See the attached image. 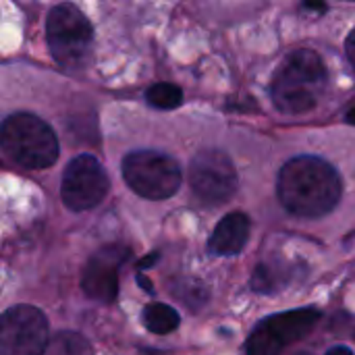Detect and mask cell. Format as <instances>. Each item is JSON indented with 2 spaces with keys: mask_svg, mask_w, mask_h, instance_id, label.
Returning <instances> with one entry per match:
<instances>
[{
  "mask_svg": "<svg viewBox=\"0 0 355 355\" xmlns=\"http://www.w3.org/2000/svg\"><path fill=\"white\" fill-rule=\"evenodd\" d=\"M277 193L283 208L293 216L322 218L337 208L343 185L331 162L316 156H297L281 168Z\"/></svg>",
  "mask_w": 355,
  "mask_h": 355,
  "instance_id": "cell-1",
  "label": "cell"
},
{
  "mask_svg": "<svg viewBox=\"0 0 355 355\" xmlns=\"http://www.w3.org/2000/svg\"><path fill=\"white\" fill-rule=\"evenodd\" d=\"M327 83V69L314 50L291 52L272 79V102L285 114H304L318 102Z\"/></svg>",
  "mask_w": 355,
  "mask_h": 355,
  "instance_id": "cell-2",
  "label": "cell"
},
{
  "mask_svg": "<svg viewBox=\"0 0 355 355\" xmlns=\"http://www.w3.org/2000/svg\"><path fill=\"white\" fill-rule=\"evenodd\" d=\"M2 150L23 168H48L58 158V139L40 116L15 112L2 123Z\"/></svg>",
  "mask_w": 355,
  "mask_h": 355,
  "instance_id": "cell-3",
  "label": "cell"
},
{
  "mask_svg": "<svg viewBox=\"0 0 355 355\" xmlns=\"http://www.w3.org/2000/svg\"><path fill=\"white\" fill-rule=\"evenodd\" d=\"M48 46L54 60L64 69H83L92 56L94 29L75 4H56L46 21Z\"/></svg>",
  "mask_w": 355,
  "mask_h": 355,
  "instance_id": "cell-4",
  "label": "cell"
},
{
  "mask_svg": "<svg viewBox=\"0 0 355 355\" xmlns=\"http://www.w3.org/2000/svg\"><path fill=\"white\" fill-rule=\"evenodd\" d=\"M127 185L146 200H166L181 187V166L158 150H135L123 160Z\"/></svg>",
  "mask_w": 355,
  "mask_h": 355,
  "instance_id": "cell-5",
  "label": "cell"
},
{
  "mask_svg": "<svg viewBox=\"0 0 355 355\" xmlns=\"http://www.w3.org/2000/svg\"><path fill=\"white\" fill-rule=\"evenodd\" d=\"M320 320L314 308L291 310L262 320L248 339V355H281L285 347L302 341Z\"/></svg>",
  "mask_w": 355,
  "mask_h": 355,
  "instance_id": "cell-6",
  "label": "cell"
},
{
  "mask_svg": "<svg viewBox=\"0 0 355 355\" xmlns=\"http://www.w3.org/2000/svg\"><path fill=\"white\" fill-rule=\"evenodd\" d=\"M189 185L206 206H220L237 191V171L223 150H202L189 164Z\"/></svg>",
  "mask_w": 355,
  "mask_h": 355,
  "instance_id": "cell-7",
  "label": "cell"
},
{
  "mask_svg": "<svg viewBox=\"0 0 355 355\" xmlns=\"http://www.w3.org/2000/svg\"><path fill=\"white\" fill-rule=\"evenodd\" d=\"M48 322L33 306H12L0 320V355H44L48 352Z\"/></svg>",
  "mask_w": 355,
  "mask_h": 355,
  "instance_id": "cell-8",
  "label": "cell"
},
{
  "mask_svg": "<svg viewBox=\"0 0 355 355\" xmlns=\"http://www.w3.org/2000/svg\"><path fill=\"white\" fill-rule=\"evenodd\" d=\"M108 175L104 166L89 154L75 156L64 175L60 185L62 202L73 212H83L96 208L108 193Z\"/></svg>",
  "mask_w": 355,
  "mask_h": 355,
  "instance_id": "cell-9",
  "label": "cell"
},
{
  "mask_svg": "<svg viewBox=\"0 0 355 355\" xmlns=\"http://www.w3.org/2000/svg\"><path fill=\"white\" fill-rule=\"evenodd\" d=\"M129 258L127 248L110 245L98 252L85 266L81 277L83 291L102 304H112L119 295V270Z\"/></svg>",
  "mask_w": 355,
  "mask_h": 355,
  "instance_id": "cell-10",
  "label": "cell"
},
{
  "mask_svg": "<svg viewBox=\"0 0 355 355\" xmlns=\"http://www.w3.org/2000/svg\"><path fill=\"white\" fill-rule=\"evenodd\" d=\"M250 239V218L243 212L227 214L214 229L208 241V250L214 256H235Z\"/></svg>",
  "mask_w": 355,
  "mask_h": 355,
  "instance_id": "cell-11",
  "label": "cell"
},
{
  "mask_svg": "<svg viewBox=\"0 0 355 355\" xmlns=\"http://www.w3.org/2000/svg\"><path fill=\"white\" fill-rule=\"evenodd\" d=\"M179 314L166 304H150L144 310V324L154 335H168L179 327Z\"/></svg>",
  "mask_w": 355,
  "mask_h": 355,
  "instance_id": "cell-12",
  "label": "cell"
},
{
  "mask_svg": "<svg viewBox=\"0 0 355 355\" xmlns=\"http://www.w3.org/2000/svg\"><path fill=\"white\" fill-rule=\"evenodd\" d=\"M50 355H94V349L85 337L71 331H60L50 339Z\"/></svg>",
  "mask_w": 355,
  "mask_h": 355,
  "instance_id": "cell-13",
  "label": "cell"
},
{
  "mask_svg": "<svg viewBox=\"0 0 355 355\" xmlns=\"http://www.w3.org/2000/svg\"><path fill=\"white\" fill-rule=\"evenodd\" d=\"M146 100H148V104H152L154 108L173 110V108H177V106L183 104V92H181V87H177L175 83H154V85L146 92Z\"/></svg>",
  "mask_w": 355,
  "mask_h": 355,
  "instance_id": "cell-14",
  "label": "cell"
},
{
  "mask_svg": "<svg viewBox=\"0 0 355 355\" xmlns=\"http://www.w3.org/2000/svg\"><path fill=\"white\" fill-rule=\"evenodd\" d=\"M175 295L181 300V302H185L189 308H198V306H202L206 300H208V289L202 285V281L198 283V281H181V283H177V287H175Z\"/></svg>",
  "mask_w": 355,
  "mask_h": 355,
  "instance_id": "cell-15",
  "label": "cell"
},
{
  "mask_svg": "<svg viewBox=\"0 0 355 355\" xmlns=\"http://www.w3.org/2000/svg\"><path fill=\"white\" fill-rule=\"evenodd\" d=\"M281 287V277L270 264H260L252 277V289L258 293H275Z\"/></svg>",
  "mask_w": 355,
  "mask_h": 355,
  "instance_id": "cell-16",
  "label": "cell"
},
{
  "mask_svg": "<svg viewBox=\"0 0 355 355\" xmlns=\"http://www.w3.org/2000/svg\"><path fill=\"white\" fill-rule=\"evenodd\" d=\"M345 50H347V58H349V62L354 64V69H355V29L349 33V37H347V42H345Z\"/></svg>",
  "mask_w": 355,
  "mask_h": 355,
  "instance_id": "cell-17",
  "label": "cell"
},
{
  "mask_svg": "<svg viewBox=\"0 0 355 355\" xmlns=\"http://www.w3.org/2000/svg\"><path fill=\"white\" fill-rule=\"evenodd\" d=\"M327 355H354V352L349 349V347H343V345H339V347H333V349H329Z\"/></svg>",
  "mask_w": 355,
  "mask_h": 355,
  "instance_id": "cell-18",
  "label": "cell"
},
{
  "mask_svg": "<svg viewBox=\"0 0 355 355\" xmlns=\"http://www.w3.org/2000/svg\"><path fill=\"white\" fill-rule=\"evenodd\" d=\"M347 123H352V125H355V106L347 112Z\"/></svg>",
  "mask_w": 355,
  "mask_h": 355,
  "instance_id": "cell-19",
  "label": "cell"
},
{
  "mask_svg": "<svg viewBox=\"0 0 355 355\" xmlns=\"http://www.w3.org/2000/svg\"><path fill=\"white\" fill-rule=\"evenodd\" d=\"M300 355H308V354H300Z\"/></svg>",
  "mask_w": 355,
  "mask_h": 355,
  "instance_id": "cell-20",
  "label": "cell"
}]
</instances>
